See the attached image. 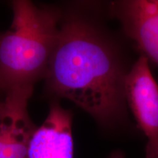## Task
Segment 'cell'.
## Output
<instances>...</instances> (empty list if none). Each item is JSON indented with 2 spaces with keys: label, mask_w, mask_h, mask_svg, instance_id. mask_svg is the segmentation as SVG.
Returning a JSON list of instances; mask_svg holds the SVG:
<instances>
[{
  "label": "cell",
  "mask_w": 158,
  "mask_h": 158,
  "mask_svg": "<svg viewBox=\"0 0 158 158\" xmlns=\"http://www.w3.org/2000/svg\"><path fill=\"white\" fill-rule=\"evenodd\" d=\"M114 5L128 36L158 66V0L122 1Z\"/></svg>",
  "instance_id": "6"
},
{
  "label": "cell",
  "mask_w": 158,
  "mask_h": 158,
  "mask_svg": "<svg viewBox=\"0 0 158 158\" xmlns=\"http://www.w3.org/2000/svg\"><path fill=\"white\" fill-rule=\"evenodd\" d=\"M124 98L147 138L146 158H158V84L143 55L127 71Z\"/></svg>",
  "instance_id": "3"
},
{
  "label": "cell",
  "mask_w": 158,
  "mask_h": 158,
  "mask_svg": "<svg viewBox=\"0 0 158 158\" xmlns=\"http://www.w3.org/2000/svg\"><path fill=\"white\" fill-rule=\"evenodd\" d=\"M61 9L44 95L50 100L68 99L101 127H115L122 120L126 102L127 72L119 52L87 4Z\"/></svg>",
  "instance_id": "1"
},
{
  "label": "cell",
  "mask_w": 158,
  "mask_h": 158,
  "mask_svg": "<svg viewBox=\"0 0 158 158\" xmlns=\"http://www.w3.org/2000/svg\"><path fill=\"white\" fill-rule=\"evenodd\" d=\"M107 158H124V155L121 150H115Z\"/></svg>",
  "instance_id": "7"
},
{
  "label": "cell",
  "mask_w": 158,
  "mask_h": 158,
  "mask_svg": "<svg viewBox=\"0 0 158 158\" xmlns=\"http://www.w3.org/2000/svg\"><path fill=\"white\" fill-rule=\"evenodd\" d=\"M10 7V27L0 32V89L6 92L44 80L62 15L58 6L28 0H13Z\"/></svg>",
  "instance_id": "2"
},
{
  "label": "cell",
  "mask_w": 158,
  "mask_h": 158,
  "mask_svg": "<svg viewBox=\"0 0 158 158\" xmlns=\"http://www.w3.org/2000/svg\"><path fill=\"white\" fill-rule=\"evenodd\" d=\"M34 87L13 89L0 104V158H27L37 128L28 111Z\"/></svg>",
  "instance_id": "4"
},
{
  "label": "cell",
  "mask_w": 158,
  "mask_h": 158,
  "mask_svg": "<svg viewBox=\"0 0 158 158\" xmlns=\"http://www.w3.org/2000/svg\"><path fill=\"white\" fill-rule=\"evenodd\" d=\"M46 118L31 135L27 158H73V113L51 100Z\"/></svg>",
  "instance_id": "5"
},
{
  "label": "cell",
  "mask_w": 158,
  "mask_h": 158,
  "mask_svg": "<svg viewBox=\"0 0 158 158\" xmlns=\"http://www.w3.org/2000/svg\"><path fill=\"white\" fill-rule=\"evenodd\" d=\"M6 94H7V92H5V91H3L2 89H0V104H1L2 102V101L4 100V99L5 98Z\"/></svg>",
  "instance_id": "8"
}]
</instances>
